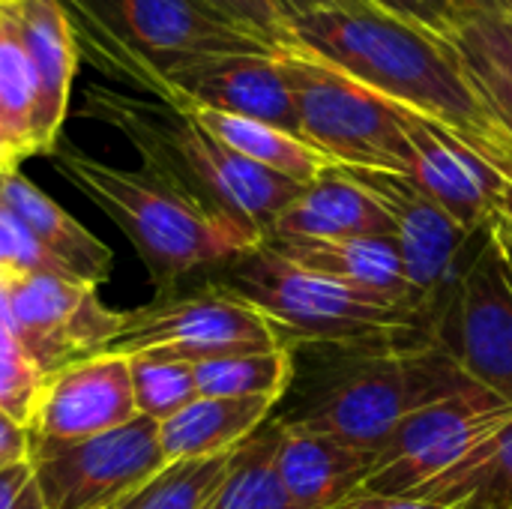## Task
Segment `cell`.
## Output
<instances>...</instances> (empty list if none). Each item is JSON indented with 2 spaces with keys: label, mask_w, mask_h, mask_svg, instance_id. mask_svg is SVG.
<instances>
[{
  "label": "cell",
  "mask_w": 512,
  "mask_h": 509,
  "mask_svg": "<svg viewBox=\"0 0 512 509\" xmlns=\"http://www.w3.org/2000/svg\"><path fill=\"white\" fill-rule=\"evenodd\" d=\"M276 471L294 509H336L363 489L375 450H360L327 435L303 432L279 420Z\"/></svg>",
  "instance_id": "obj_19"
},
{
  "label": "cell",
  "mask_w": 512,
  "mask_h": 509,
  "mask_svg": "<svg viewBox=\"0 0 512 509\" xmlns=\"http://www.w3.org/2000/svg\"><path fill=\"white\" fill-rule=\"evenodd\" d=\"M336 509H450L432 501H423L417 495H375V492H354L348 501H342Z\"/></svg>",
  "instance_id": "obj_37"
},
{
  "label": "cell",
  "mask_w": 512,
  "mask_h": 509,
  "mask_svg": "<svg viewBox=\"0 0 512 509\" xmlns=\"http://www.w3.org/2000/svg\"><path fill=\"white\" fill-rule=\"evenodd\" d=\"M45 384L48 375L27 357L18 342L6 297V279H0V411L30 429Z\"/></svg>",
  "instance_id": "obj_28"
},
{
  "label": "cell",
  "mask_w": 512,
  "mask_h": 509,
  "mask_svg": "<svg viewBox=\"0 0 512 509\" xmlns=\"http://www.w3.org/2000/svg\"><path fill=\"white\" fill-rule=\"evenodd\" d=\"M402 120L411 141V168L405 177H411L468 234H486L498 219V204L510 177L444 123L408 108H402Z\"/></svg>",
  "instance_id": "obj_15"
},
{
  "label": "cell",
  "mask_w": 512,
  "mask_h": 509,
  "mask_svg": "<svg viewBox=\"0 0 512 509\" xmlns=\"http://www.w3.org/2000/svg\"><path fill=\"white\" fill-rule=\"evenodd\" d=\"M51 162L129 237L159 297L186 276L228 267L264 243L261 231L189 198L150 171L117 168L78 147H57Z\"/></svg>",
  "instance_id": "obj_3"
},
{
  "label": "cell",
  "mask_w": 512,
  "mask_h": 509,
  "mask_svg": "<svg viewBox=\"0 0 512 509\" xmlns=\"http://www.w3.org/2000/svg\"><path fill=\"white\" fill-rule=\"evenodd\" d=\"M435 342L474 384L512 408V285L492 231L444 300L435 318Z\"/></svg>",
  "instance_id": "obj_11"
},
{
  "label": "cell",
  "mask_w": 512,
  "mask_h": 509,
  "mask_svg": "<svg viewBox=\"0 0 512 509\" xmlns=\"http://www.w3.org/2000/svg\"><path fill=\"white\" fill-rule=\"evenodd\" d=\"M270 348L291 345L255 306L213 285L195 294H162L147 306L123 312L105 354H156L177 363H198Z\"/></svg>",
  "instance_id": "obj_8"
},
{
  "label": "cell",
  "mask_w": 512,
  "mask_h": 509,
  "mask_svg": "<svg viewBox=\"0 0 512 509\" xmlns=\"http://www.w3.org/2000/svg\"><path fill=\"white\" fill-rule=\"evenodd\" d=\"M342 168V165H339ZM360 186H366L393 219V240L402 255V267L411 285L414 309L420 318H438L444 300L450 297L459 273V255L468 234L444 207H438L411 177L393 171L342 168Z\"/></svg>",
  "instance_id": "obj_13"
},
{
  "label": "cell",
  "mask_w": 512,
  "mask_h": 509,
  "mask_svg": "<svg viewBox=\"0 0 512 509\" xmlns=\"http://www.w3.org/2000/svg\"><path fill=\"white\" fill-rule=\"evenodd\" d=\"M0 509H45L30 459L0 471Z\"/></svg>",
  "instance_id": "obj_35"
},
{
  "label": "cell",
  "mask_w": 512,
  "mask_h": 509,
  "mask_svg": "<svg viewBox=\"0 0 512 509\" xmlns=\"http://www.w3.org/2000/svg\"><path fill=\"white\" fill-rule=\"evenodd\" d=\"M81 57L150 99L162 78L222 54H282L207 0H60Z\"/></svg>",
  "instance_id": "obj_4"
},
{
  "label": "cell",
  "mask_w": 512,
  "mask_h": 509,
  "mask_svg": "<svg viewBox=\"0 0 512 509\" xmlns=\"http://www.w3.org/2000/svg\"><path fill=\"white\" fill-rule=\"evenodd\" d=\"M465 72L474 84V90L480 93L483 105L492 111V117L504 126V132L512 138V78L498 72L495 66L483 63V60H474V57H465Z\"/></svg>",
  "instance_id": "obj_34"
},
{
  "label": "cell",
  "mask_w": 512,
  "mask_h": 509,
  "mask_svg": "<svg viewBox=\"0 0 512 509\" xmlns=\"http://www.w3.org/2000/svg\"><path fill=\"white\" fill-rule=\"evenodd\" d=\"M33 477L45 509H117L171 462L159 444V423H132L57 447H30Z\"/></svg>",
  "instance_id": "obj_9"
},
{
  "label": "cell",
  "mask_w": 512,
  "mask_h": 509,
  "mask_svg": "<svg viewBox=\"0 0 512 509\" xmlns=\"http://www.w3.org/2000/svg\"><path fill=\"white\" fill-rule=\"evenodd\" d=\"M279 63L306 144L342 168L408 174L411 141L405 135L402 105L297 48L282 51Z\"/></svg>",
  "instance_id": "obj_7"
},
{
  "label": "cell",
  "mask_w": 512,
  "mask_h": 509,
  "mask_svg": "<svg viewBox=\"0 0 512 509\" xmlns=\"http://www.w3.org/2000/svg\"><path fill=\"white\" fill-rule=\"evenodd\" d=\"M378 9L405 18L417 27H426L444 39L453 36L456 24L462 21V15L468 12V6L462 0H369Z\"/></svg>",
  "instance_id": "obj_33"
},
{
  "label": "cell",
  "mask_w": 512,
  "mask_h": 509,
  "mask_svg": "<svg viewBox=\"0 0 512 509\" xmlns=\"http://www.w3.org/2000/svg\"><path fill=\"white\" fill-rule=\"evenodd\" d=\"M414 495L450 509H512V420Z\"/></svg>",
  "instance_id": "obj_24"
},
{
  "label": "cell",
  "mask_w": 512,
  "mask_h": 509,
  "mask_svg": "<svg viewBox=\"0 0 512 509\" xmlns=\"http://www.w3.org/2000/svg\"><path fill=\"white\" fill-rule=\"evenodd\" d=\"M498 219L507 225L512 231V180L507 183V189H504V195H501V204H498Z\"/></svg>",
  "instance_id": "obj_42"
},
{
  "label": "cell",
  "mask_w": 512,
  "mask_h": 509,
  "mask_svg": "<svg viewBox=\"0 0 512 509\" xmlns=\"http://www.w3.org/2000/svg\"><path fill=\"white\" fill-rule=\"evenodd\" d=\"M30 459V429L0 411V471Z\"/></svg>",
  "instance_id": "obj_36"
},
{
  "label": "cell",
  "mask_w": 512,
  "mask_h": 509,
  "mask_svg": "<svg viewBox=\"0 0 512 509\" xmlns=\"http://www.w3.org/2000/svg\"><path fill=\"white\" fill-rule=\"evenodd\" d=\"M468 12H486V15H512V0H462Z\"/></svg>",
  "instance_id": "obj_41"
},
{
  "label": "cell",
  "mask_w": 512,
  "mask_h": 509,
  "mask_svg": "<svg viewBox=\"0 0 512 509\" xmlns=\"http://www.w3.org/2000/svg\"><path fill=\"white\" fill-rule=\"evenodd\" d=\"M291 48L312 54L384 99L432 117L512 180V138L483 105L456 45L369 0L297 18Z\"/></svg>",
  "instance_id": "obj_1"
},
{
  "label": "cell",
  "mask_w": 512,
  "mask_h": 509,
  "mask_svg": "<svg viewBox=\"0 0 512 509\" xmlns=\"http://www.w3.org/2000/svg\"><path fill=\"white\" fill-rule=\"evenodd\" d=\"M510 420V405L480 384L426 405L402 420L375 450V462L363 489L375 495H414L459 465L474 447H480Z\"/></svg>",
  "instance_id": "obj_10"
},
{
  "label": "cell",
  "mask_w": 512,
  "mask_h": 509,
  "mask_svg": "<svg viewBox=\"0 0 512 509\" xmlns=\"http://www.w3.org/2000/svg\"><path fill=\"white\" fill-rule=\"evenodd\" d=\"M219 288L255 306L288 345L318 342L372 354L420 345V339H411L423 327L417 315L375 303L333 279L303 270L267 243L231 261Z\"/></svg>",
  "instance_id": "obj_5"
},
{
  "label": "cell",
  "mask_w": 512,
  "mask_h": 509,
  "mask_svg": "<svg viewBox=\"0 0 512 509\" xmlns=\"http://www.w3.org/2000/svg\"><path fill=\"white\" fill-rule=\"evenodd\" d=\"M393 237L384 204L339 165L309 183L276 219L267 240H351Z\"/></svg>",
  "instance_id": "obj_20"
},
{
  "label": "cell",
  "mask_w": 512,
  "mask_h": 509,
  "mask_svg": "<svg viewBox=\"0 0 512 509\" xmlns=\"http://www.w3.org/2000/svg\"><path fill=\"white\" fill-rule=\"evenodd\" d=\"M345 3H354V0H276L279 12L285 15V21H297V18H306L312 12H321V9H333V6H345Z\"/></svg>",
  "instance_id": "obj_38"
},
{
  "label": "cell",
  "mask_w": 512,
  "mask_h": 509,
  "mask_svg": "<svg viewBox=\"0 0 512 509\" xmlns=\"http://www.w3.org/2000/svg\"><path fill=\"white\" fill-rule=\"evenodd\" d=\"M273 399H213L198 396L183 411L159 423V444L171 465L234 453L273 414Z\"/></svg>",
  "instance_id": "obj_22"
},
{
  "label": "cell",
  "mask_w": 512,
  "mask_h": 509,
  "mask_svg": "<svg viewBox=\"0 0 512 509\" xmlns=\"http://www.w3.org/2000/svg\"><path fill=\"white\" fill-rule=\"evenodd\" d=\"M0 3H3V6H6V3H15V0H0Z\"/></svg>",
  "instance_id": "obj_44"
},
{
  "label": "cell",
  "mask_w": 512,
  "mask_h": 509,
  "mask_svg": "<svg viewBox=\"0 0 512 509\" xmlns=\"http://www.w3.org/2000/svg\"><path fill=\"white\" fill-rule=\"evenodd\" d=\"M279 432L282 423L261 426L234 450L222 486L213 492L204 509H294L276 471Z\"/></svg>",
  "instance_id": "obj_26"
},
{
  "label": "cell",
  "mask_w": 512,
  "mask_h": 509,
  "mask_svg": "<svg viewBox=\"0 0 512 509\" xmlns=\"http://www.w3.org/2000/svg\"><path fill=\"white\" fill-rule=\"evenodd\" d=\"M117 509H120V507H117Z\"/></svg>",
  "instance_id": "obj_45"
},
{
  "label": "cell",
  "mask_w": 512,
  "mask_h": 509,
  "mask_svg": "<svg viewBox=\"0 0 512 509\" xmlns=\"http://www.w3.org/2000/svg\"><path fill=\"white\" fill-rule=\"evenodd\" d=\"M219 15H225L240 30L270 42L279 51L291 48V27L279 12L276 0H207Z\"/></svg>",
  "instance_id": "obj_32"
},
{
  "label": "cell",
  "mask_w": 512,
  "mask_h": 509,
  "mask_svg": "<svg viewBox=\"0 0 512 509\" xmlns=\"http://www.w3.org/2000/svg\"><path fill=\"white\" fill-rule=\"evenodd\" d=\"M153 99L177 111L213 108L300 135L297 105L279 54H222L189 63L168 72Z\"/></svg>",
  "instance_id": "obj_14"
},
{
  "label": "cell",
  "mask_w": 512,
  "mask_h": 509,
  "mask_svg": "<svg viewBox=\"0 0 512 509\" xmlns=\"http://www.w3.org/2000/svg\"><path fill=\"white\" fill-rule=\"evenodd\" d=\"M21 159H27V153L6 135V129L0 126V174L3 171H18Z\"/></svg>",
  "instance_id": "obj_39"
},
{
  "label": "cell",
  "mask_w": 512,
  "mask_h": 509,
  "mask_svg": "<svg viewBox=\"0 0 512 509\" xmlns=\"http://www.w3.org/2000/svg\"><path fill=\"white\" fill-rule=\"evenodd\" d=\"M450 42L459 54L483 60L512 78V15L465 12Z\"/></svg>",
  "instance_id": "obj_31"
},
{
  "label": "cell",
  "mask_w": 512,
  "mask_h": 509,
  "mask_svg": "<svg viewBox=\"0 0 512 509\" xmlns=\"http://www.w3.org/2000/svg\"><path fill=\"white\" fill-rule=\"evenodd\" d=\"M132 396L141 417L165 423L189 402L198 399L195 375L189 363H177L156 354H132L129 357Z\"/></svg>",
  "instance_id": "obj_29"
},
{
  "label": "cell",
  "mask_w": 512,
  "mask_h": 509,
  "mask_svg": "<svg viewBox=\"0 0 512 509\" xmlns=\"http://www.w3.org/2000/svg\"><path fill=\"white\" fill-rule=\"evenodd\" d=\"M81 114L117 129L144 159V171L261 231L264 240L288 204L306 189L234 153L189 114L150 96L144 99L117 87L90 84L84 90Z\"/></svg>",
  "instance_id": "obj_2"
},
{
  "label": "cell",
  "mask_w": 512,
  "mask_h": 509,
  "mask_svg": "<svg viewBox=\"0 0 512 509\" xmlns=\"http://www.w3.org/2000/svg\"><path fill=\"white\" fill-rule=\"evenodd\" d=\"M201 129H207L216 141L231 147L234 153L252 159L255 165H264L300 186L315 183L333 162L318 153L312 144H306L300 135H291L279 126L213 111V108H183Z\"/></svg>",
  "instance_id": "obj_23"
},
{
  "label": "cell",
  "mask_w": 512,
  "mask_h": 509,
  "mask_svg": "<svg viewBox=\"0 0 512 509\" xmlns=\"http://www.w3.org/2000/svg\"><path fill=\"white\" fill-rule=\"evenodd\" d=\"M6 18L36 72V153L51 156L66 123L69 93L81 60L75 30L60 0H15L6 3Z\"/></svg>",
  "instance_id": "obj_17"
},
{
  "label": "cell",
  "mask_w": 512,
  "mask_h": 509,
  "mask_svg": "<svg viewBox=\"0 0 512 509\" xmlns=\"http://www.w3.org/2000/svg\"><path fill=\"white\" fill-rule=\"evenodd\" d=\"M33 123H36V72L30 66V57L15 27L3 15V24H0V126L27 156L36 153Z\"/></svg>",
  "instance_id": "obj_27"
},
{
  "label": "cell",
  "mask_w": 512,
  "mask_h": 509,
  "mask_svg": "<svg viewBox=\"0 0 512 509\" xmlns=\"http://www.w3.org/2000/svg\"><path fill=\"white\" fill-rule=\"evenodd\" d=\"M291 264L312 270L324 279H333L354 294H363L375 303L405 309L420 318L414 309L411 285L402 267V255L393 237H351V240H264ZM423 321V318H420Z\"/></svg>",
  "instance_id": "obj_18"
},
{
  "label": "cell",
  "mask_w": 512,
  "mask_h": 509,
  "mask_svg": "<svg viewBox=\"0 0 512 509\" xmlns=\"http://www.w3.org/2000/svg\"><path fill=\"white\" fill-rule=\"evenodd\" d=\"M3 15H6V6L0 3V24H3Z\"/></svg>",
  "instance_id": "obj_43"
},
{
  "label": "cell",
  "mask_w": 512,
  "mask_h": 509,
  "mask_svg": "<svg viewBox=\"0 0 512 509\" xmlns=\"http://www.w3.org/2000/svg\"><path fill=\"white\" fill-rule=\"evenodd\" d=\"M135 417L141 414L132 396L129 357L99 354L48 378L30 426V447L87 441L132 423Z\"/></svg>",
  "instance_id": "obj_16"
},
{
  "label": "cell",
  "mask_w": 512,
  "mask_h": 509,
  "mask_svg": "<svg viewBox=\"0 0 512 509\" xmlns=\"http://www.w3.org/2000/svg\"><path fill=\"white\" fill-rule=\"evenodd\" d=\"M471 384L450 351L432 339L369 354L333 381L303 417L288 423L360 450H378L402 420Z\"/></svg>",
  "instance_id": "obj_6"
},
{
  "label": "cell",
  "mask_w": 512,
  "mask_h": 509,
  "mask_svg": "<svg viewBox=\"0 0 512 509\" xmlns=\"http://www.w3.org/2000/svg\"><path fill=\"white\" fill-rule=\"evenodd\" d=\"M0 204L15 213L36 243L81 285L99 288L111 276L114 252L93 237L75 216H69L54 198H48L21 171L0 174Z\"/></svg>",
  "instance_id": "obj_21"
},
{
  "label": "cell",
  "mask_w": 512,
  "mask_h": 509,
  "mask_svg": "<svg viewBox=\"0 0 512 509\" xmlns=\"http://www.w3.org/2000/svg\"><path fill=\"white\" fill-rule=\"evenodd\" d=\"M231 456L234 453L168 465L153 483H147L120 509H204L213 492L222 486Z\"/></svg>",
  "instance_id": "obj_30"
},
{
  "label": "cell",
  "mask_w": 512,
  "mask_h": 509,
  "mask_svg": "<svg viewBox=\"0 0 512 509\" xmlns=\"http://www.w3.org/2000/svg\"><path fill=\"white\" fill-rule=\"evenodd\" d=\"M6 297L21 348L48 378L105 354L123 321V312L108 309L96 288L51 273L9 276Z\"/></svg>",
  "instance_id": "obj_12"
},
{
  "label": "cell",
  "mask_w": 512,
  "mask_h": 509,
  "mask_svg": "<svg viewBox=\"0 0 512 509\" xmlns=\"http://www.w3.org/2000/svg\"><path fill=\"white\" fill-rule=\"evenodd\" d=\"M198 396L213 399H273L279 402L294 381L291 348L237 351L189 363Z\"/></svg>",
  "instance_id": "obj_25"
},
{
  "label": "cell",
  "mask_w": 512,
  "mask_h": 509,
  "mask_svg": "<svg viewBox=\"0 0 512 509\" xmlns=\"http://www.w3.org/2000/svg\"><path fill=\"white\" fill-rule=\"evenodd\" d=\"M489 231H492V237H495V243H498V249H501V258H504V267H507V276H510L512 285V231L501 222V219H495V222L489 225Z\"/></svg>",
  "instance_id": "obj_40"
}]
</instances>
